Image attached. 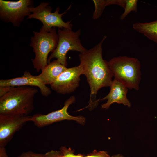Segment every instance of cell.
I'll return each instance as SVG.
<instances>
[{
	"instance_id": "d6986e66",
	"label": "cell",
	"mask_w": 157,
	"mask_h": 157,
	"mask_svg": "<svg viewBox=\"0 0 157 157\" xmlns=\"http://www.w3.org/2000/svg\"><path fill=\"white\" fill-rule=\"evenodd\" d=\"M43 154L28 151L22 153L17 157H43Z\"/></svg>"
},
{
	"instance_id": "ffe728a7",
	"label": "cell",
	"mask_w": 157,
	"mask_h": 157,
	"mask_svg": "<svg viewBox=\"0 0 157 157\" xmlns=\"http://www.w3.org/2000/svg\"><path fill=\"white\" fill-rule=\"evenodd\" d=\"M125 4L126 0H106L107 6L111 5H117L124 9Z\"/></svg>"
},
{
	"instance_id": "8992f818",
	"label": "cell",
	"mask_w": 157,
	"mask_h": 157,
	"mask_svg": "<svg viewBox=\"0 0 157 157\" xmlns=\"http://www.w3.org/2000/svg\"><path fill=\"white\" fill-rule=\"evenodd\" d=\"M49 3L42 2L36 7H31L30 10L31 13L27 19H35L40 21L42 24L41 28L45 30H49L57 27L58 28H66L72 29L71 21L64 22L62 16L66 13L70 6L64 12L59 13V7H57L55 12H52V8Z\"/></svg>"
},
{
	"instance_id": "3957f363",
	"label": "cell",
	"mask_w": 157,
	"mask_h": 157,
	"mask_svg": "<svg viewBox=\"0 0 157 157\" xmlns=\"http://www.w3.org/2000/svg\"><path fill=\"white\" fill-rule=\"evenodd\" d=\"M115 79L127 88L138 90L141 79L140 64L134 57L120 56L107 61Z\"/></svg>"
},
{
	"instance_id": "cb8c5ba5",
	"label": "cell",
	"mask_w": 157,
	"mask_h": 157,
	"mask_svg": "<svg viewBox=\"0 0 157 157\" xmlns=\"http://www.w3.org/2000/svg\"><path fill=\"white\" fill-rule=\"evenodd\" d=\"M110 157H125L124 155L120 154H118L112 155Z\"/></svg>"
},
{
	"instance_id": "52a82bcc",
	"label": "cell",
	"mask_w": 157,
	"mask_h": 157,
	"mask_svg": "<svg viewBox=\"0 0 157 157\" xmlns=\"http://www.w3.org/2000/svg\"><path fill=\"white\" fill-rule=\"evenodd\" d=\"M32 0L17 1L0 0V19L6 23H11L15 27H19L25 17L31 13L30 8L34 6Z\"/></svg>"
},
{
	"instance_id": "2e32d148",
	"label": "cell",
	"mask_w": 157,
	"mask_h": 157,
	"mask_svg": "<svg viewBox=\"0 0 157 157\" xmlns=\"http://www.w3.org/2000/svg\"><path fill=\"white\" fill-rule=\"evenodd\" d=\"M95 6L92 18L96 20L101 15L105 7L106 6V0H94L93 1Z\"/></svg>"
},
{
	"instance_id": "ba28073f",
	"label": "cell",
	"mask_w": 157,
	"mask_h": 157,
	"mask_svg": "<svg viewBox=\"0 0 157 157\" xmlns=\"http://www.w3.org/2000/svg\"><path fill=\"white\" fill-rule=\"evenodd\" d=\"M75 97H70L64 103L61 109L52 112L47 114H36L31 116V121L39 128L49 125L55 122L64 120H74L81 125L86 123V119L82 116H74L70 115L67 112L69 106L75 101Z\"/></svg>"
},
{
	"instance_id": "7a4b0ae2",
	"label": "cell",
	"mask_w": 157,
	"mask_h": 157,
	"mask_svg": "<svg viewBox=\"0 0 157 157\" xmlns=\"http://www.w3.org/2000/svg\"><path fill=\"white\" fill-rule=\"evenodd\" d=\"M38 92L32 86H12L0 97V114L28 115L34 110V98Z\"/></svg>"
},
{
	"instance_id": "4fadbf2b",
	"label": "cell",
	"mask_w": 157,
	"mask_h": 157,
	"mask_svg": "<svg viewBox=\"0 0 157 157\" xmlns=\"http://www.w3.org/2000/svg\"><path fill=\"white\" fill-rule=\"evenodd\" d=\"M67 68L57 60H54L48 63L41 73L36 76L44 84L50 85Z\"/></svg>"
},
{
	"instance_id": "ac0fdd59",
	"label": "cell",
	"mask_w": 157,
	"mask_h": 157,
	"mask_svg": "<svg viewBox=\"0 0 157 157\" xmlns=\"http://www.w3.org/2000/svg\"><path fill=\"white\" fill-rule=\"evenodd\" d=\"M83 157H110L108 152L106 151H98L94 150L92 152L87 154Z\"/></svg>"
},
{
	"instance_id": "6da1fadb",
	"label": "cell",
	"mask_w": 157,
	"mask_h": 157,
	"mask_svg": "<svg viewBox=\"0 0 157 157\" xmlns=\"http://www.w3.org/2000/svg\"><path fill=\"white\" fill-rule=\"evenodd\" d=\"M106 38V36H104L98 44L79 55V65L90 90L89 104L86 107L90 110H92L98 104L99 100H96V97L99 90L103 87H110L113 81V74L107 61L102 57V45Z\"/></svg>"
},
{
	"instance_id": "5b68a950",
	"label": "cell",
	"mask_w": 157,
	"mask_h": 157,
	"mask_svg": "<svg viewBox=\"0 0 157 157\" xmlns=\"http://www.w3.org/2000/svg\"><path fill=\"white\" fill-rule=\"evenodd\" d=\"M58 41L56 48L48 58V64L55 58L62 65H67L66 55L69 51H75L80 53L87 50L82 44L79 39L81 30L74 31L66 28H58L57 31Z\"/></svg>"
},
{
	"instance_id": "44dd1931",
	"label": "cell",
	"mask_w": 157,
	"mask_h": 157,
	"mask_svg": "<svg viewBox=\"0 0 157 157\" xmlns=\"http://www.w3.org/2000/svg\"><path fill=\"white\" fill-rule=\"evenodd\" d=\"M43 157H63V154L60 151L52 150L44 154Z\"/></svg>"
},
{
	"instance_id": "277c9868",
	"label": "cell",
	"mask_w": 157,
	"mask_h": 157,
	"mask_svg": "<svg viewBox=\"0 0 157 157\" xmlns=\"http://www.w3.org/2000/svg\"><path fill=\"white\" fill-rule=\"evenodd\" d=\"M30 46L35 53L32 62L34 68L38 72L48 65V56L56 48L58 41L57 32L54 28L49 30L41 28L38 32L33 31Z\"/></svg>"
},
{
	"instance_id": "7402d4cb",
	"label": "cell",
	"mask_w": 157,
	"mask_h": 157,
	"mask_svg": "<svg viewBox=\"0 0 157 157\" xmlns=\"http://www.w3.org/2000/svg\"><path fill=\"white\" fill-rule=\"evenodd\" d=\"M12 86H0V97L7 93L10 90Z\"/></svg>"
},
{
	"instance_id": "e0dca14e",
	"label": "cell",
	"mask_w": 157,
	"mask_h": 157,
	"mask_svg": "<svg viewBox=\"0 0 157 157\" xmlns=\"http://www.w3.org/2000/svg\"><path fill=\"white\" fill-rule=\"evenodd\" d=\"M60 150L63 154V157H83L84 156L81 154H75L74 151L70 148H67L65 146H62L60 148Z\"/></svg>"
},
{
	"instance_id": "603a6c76",
	"label": "cell",
	"mask_w": 157,
	"mask_h": 157,
	"mask_svg": "<svg viewBox=\"0 0 157 157\" xmlns=\"http://www.w3.org/2000/svg\"><path fill=\"white\" fill-rule=\"evenodd\" d=\"M0 157H8L5 147H0Z\"/></svg>"
},
{
	"instance_id": "9a60e30c",
	"label": "cell",
	"mask_w": 157,
	"mask_h": 157,
	"mask_svg": "<svg viewBox=\"0 0 157 157\" xmlns=\"http://www.w3.org/2000/svg\"><path fill=\"white\" fill-rule=\"evenodd\" d=\"M138 2L137 0H126L124 11L120 17L121 20H124L130 12H137Z\"/></svg>"
},
{
	"instance_id": "7c38bea8",
	"label": "cell",
	"mask_w": 157,
	"mask_h": 157,
	"mask_svg": "<svg viewBox=\"0 0 157 157\" xmlns=\"http://www.w3.org/2000/svg\"><path fill=\"white\" fill-rule=\"evenodd\" d=\"M110 87L109 93L99 100H107L106 103L101 105L102 109H108L113 103L122 104L128 107L131 106V103L127 97L128 91L127 88L122 83L114 79Z\"/></svg>"
},
{
	"instance_id": "8fae6325",
	"label": "cell",
	"mask_w": 157,
	"mask_h": 157,
	"mask_svg": "<svg viewBox=\"0 0 157 157\" xmlns=\"http://www.w3.org/2000/svg\"><path fill=\"white\" fill-rule=\"evenodd\" d=\"M35 86L39 88L42 96L47 97L51 92L50 89L43 83L37 77L25 71L21 77L0 80V86Z\"/></svg>"
},
{
	"instance_id": "5bb4252c",
	"label": "cell",
	"mask_w": 157,
	"mask_h": 157,
	"mask_svg": "<svg viewBox=\"0 0 157 157\" xmlns=\"http://www.w3.org/2000/svg\"><path fill=\"white\" fill-rule=\"evenodd\" d=\"M133 29L149 40L157 44V20L150 22H136Z\"/></svg>"
},
{
	"instance_id": "30bf717a",
	"label": "cell",
	"mask_w": 157,
	"mask_h": 157,
	"mask_svg": "<svg viewBox=\"0 0 157 157\" xmlns=\"http://www.w3.org/2000/svg\"><path fill=\"white\" fill-rule=\"evenodd\" d=\"M31 116L0 114V147H5L14 133L19 130Z\"/></svg>"
},
{
	"instance_id": "9c48e42d",
	"label": "cell",
	"mask_w": 157,
	"mask_h": 157,
	"mask_svg": "<svg viewBox=\"0 0 157 157\" xmlns=\"http://www.w3.org/2000/svg\"><path fill=\"white\" fill-rule=\"evenodd\" d=\"M82 74V69L79 65L67 68L50 85L51 88L58 94H65L72 93L79 86Z\"/></svg>"
}]
</instances>
